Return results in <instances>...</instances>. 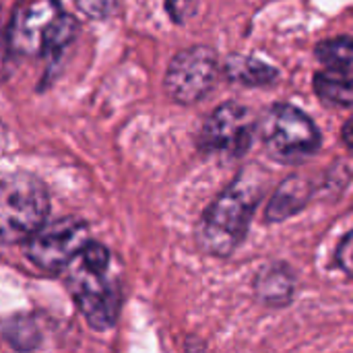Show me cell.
Returning a JSON list of instances; mask_svg holds the SVG:
<instances>
[{
	"label": "cell",
	"instance_id": "cell-2",
	"mask_svg": "<svg viewBox=\"0 0 353 353\" xmlns=\"http://www.w3.org/2000/svg\"><path fill=\"white\" fill-rule=\"evenodd\" d=\"M110 269L112 259L108 248L91 240L64 269V283L77 308L97 331L114 327L120 314V285Z\"/></svg>",
	"mask_w": 353,
	"mask_h": 353
},
{
	"label": "cell",
	"instance_id": "cell-15",
	"mask_svg": "<svg viewBox=\"0 0 353 353\" xmlns=\"http://www.w3.org/2000/svg\"><path fill=\"white\" fill-rule=\"evenodd\" d=\"M74 2L77 8L89 19H108L118 4V0H74Z\"/></svg>",
	"mask_w": 353,
	"mask_h": 353
},
{
	"label": "cell",
	"instance_id": "cell-16",
	"mask_svg": "<svg viewBox=\"0 0 353 353\" xmlns=\"http://www.w3.org/2000/svg\"><path fill=\"white\" fill-rule=\"evenodd\" d=\"M335 259H337V265L341 267V271H343L345 275L353 277V232H350V234L341 240V244L337 246Z\"/></svg>",
	"mask_w": 353,
	"mask_h": 353
},
{
	"label": "cell",
	"instance_id": "cell-8",
	"mask_svg": "<svg viewBox=\"0 0 353 353\" xmlns=\"http://www.w3.org/2000/svg\"><path fill=\"white\" fill-rule=\"evenodd\" d=\"M256 132L259 122L254 114L242 103L228 101L207 118L199 134V145L211 153L240 157L252 147Z\"/></svg>",
	"mask_w": 353,
	"mask_h": 353
},
{
	"label": "cell",
	"instance_id": "cell-9",
	"mask_svg": "<svg viewBox=\"0 0 353 353\" xmlns=\"http://www.w3.org/2000/svg\"><path fill=\"white\" fill-rule=\"evenodd\" d=\"M310 196H312V184L306 178H300V176L288 178L285 182H281V186L275 190L273 199L267 205V211H265L267 221L271 223L285 221L288 217L304 209Z\"/></svg>",
	"mask_w": 353,
	"mask_h": 353
},
{
	"label": "cell",
	"instance_id": "cell-13",
	"mask_svg": "<svg viewBox=\"0 0 353 353\" xmlns=\"http://www.w3.org/2000/svg\"><path fill=\"white\" fill-rule=\"evenodd\" d=\"M316 58L331 70L353 74V37H333L316 46Z\"/></svg>",
	"mask_w": 353,
	"mask_h": 353
},
{
	"label": "cell",
	"instance_id": "cell-7",
	"mask_svg": "<svg viewBox=\"0 0 353 353\" xmlns=\"http://www.w3.org/2000/svg\"><path fill=\"white\" fill-rule=\"evenodd\" d=\"M217 79V56L207 46H192L174 56L165 72L168 95L182 105H192L209 95Z\"/></svg>",
	"mask_w": 353,
	"mask_h": 353
},
{
	"label": "cell",
	"instance_id": "cell-11",
	"mask_svg": "<svg viewBox=\"0 0 353 353\" xmlns=\"http://www.w3.org/2000/svg\"><path fill=\"white\" fill-rule=\"evenodd\" d=\"M225 74L228 79L236 81V83H242V85H250V87H263V85H271L277 81L279 72L256 60V58H250V56H232L228 62H225Z\"/></svg>",
	"mask_w": 353,
	"mask_h": 353
},
{
	"label": "cell",
	"instance_id": "cell-12",
	"mask_svg": "<svg viewBox=\"0 0 353 353\" xmlns=\"http://www.w3.org/2000/svg\"><path fill=\"white\" fill-rule=\"evenodd\" d=\"M314 91L325 103L350 108L353 105V74L327 68L314 77Z\"/></svg>",
	"mask_w": 353,
	"mask_h": 353
},
{
	"label": "cell",
	"instance_id": "cell-4",
	"mask_svg": "<svg viewBox=\"0 0 353 353\" xmlns=\"http://www.w3.org/2000/svg\"><path fill=\"white\" fill-rule=\"evenodd\" d=\"M50 213L46 186L25 172H14L2 180L0 188V225L4 242L29 240Z\"/></svg>",
	"mask_w": 353,
	"mask_h": 353
},
{
	"label": "cell",
	"instance_id": "cell-3",
	"mask_svg": "<svg viewBox=\"0 0 353 353\" xmlns=\"http://www.w3.org/2000/svg\"><path fill=\"white\" fill-rule=\"evenodd\" d=\"M77 35V21L58 0H21L10 19L8 46L19 56H56Z\"/></svg>",
	"mask_w": 353,
	"mask_h": 353
},
{
	"label": "cell",
	"instance_id": "cell-5",
	"mask_svg": "<svg viewBox=\"0 0 353 353\" xmlns=\"http://www.w3.org/2000/svg\"><path fill=\"white\" fill-rule=\"evenodd\" d=\"M259 132L267 153L281 163H302L321 149L316 124L290 103H275L263 116Z\"/></svg>",
	"mask_w": 353,
	"mask_h": 353
},
{
	"label": "cell",
	"instance_id": "cell-1",
	"mask_svg": "<svg viewBox=\"0 0 353 353\" xmlns=\"http://www.w3.org/2000/svg\"><path fill=\"white\" fill-rule=\"evenodd\" d=\"M263 192L265 178L259 168L242 170L203 213L196 225V242L201 250L211 256L232 254L242 244Z\"/></svg>",
	"mask_w": 353,
	"mask_h": 353
},
{
	"label": "cell",
	"instance_id": "cell-10",
	"mask_svg": "<svg viewBox=\"0 0 353 353\" xmlns=\"http://www.w3.org/2000/svg\"><path fill=\"white\" fill-rule=\"evenodd\" d=\"M256 294L269 306H283L294 294V275L283 265L267 267L256 279Z\"/></svg>",
	"mask_w": 353,
	"mask_h": 353
},
{
	"label": "cell",
	"instance_id": "cell-6",
	"mask_svg": "<svg viewBox=\"0 0 353 353\" xmlns=\"http://www.w3.org/2000/svg\"><path fill=\"white\" fill-rule=\"evenodd\" d=\"M89 242V230L85 221L74 217L56 219L43 223L27 240V259L41 271H64L72 259Z\"/></svg>",
	"mask_w": 353,
	"mask_h": 353
},
{
	"label": "cell",
	"instance_id": "cell-14",
	"mask_svg": "<svg viewBox=\"0 0 353 353\" xmlns=\"http://www.w3.org/2000/svg\"><path fill=\"white\" fill-rule=\"evenodd\" d=\"M4 337L14 350H33L39 343V333L29 319H10L4 325Z\"/></svg>",
	"mask_w": 353,
	"mask_h": 353
},
{
	"label": "cell",
	"instance_id": "cell-17",
	"mask_svg": "<svg viewBox=\"0 0 353 353\" xmlns=\"http://www.w3.org/2000/svg\"><path fill=\"white\" fill-rule=\"evenodd\" d=\"M341 137H343V143H345L350 149H353V118H350V120H347V124L343 126Z\"/></svg>",
	"mask_w": 353,
	"mask_h": 353
}]
</instances>
